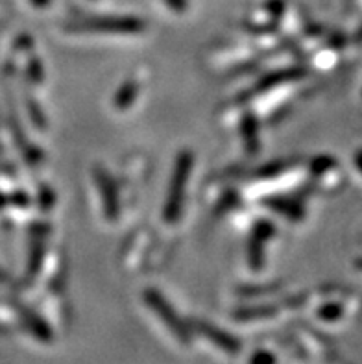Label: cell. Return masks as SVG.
Masks as SVG:
<instances>
[{"mask_svg": "<svg viewBox=\"0 0 362 364\" xmlns=\"http://www.w3.org/2000/svg\"><path fill=\"white\" fill-rule=\"evenodd\" d=\"M200 331H202L207 338H211V342H215L216 346L222 348V350L230 351V353H237V351L240 350L239 342L235 341L233 337H230L228 333L218 331V329H215L213 326L202 323V326H200Z\"/></svg>", "mask_w": 362, "mask_h": 364, "instance_id": "cell-1", "label": "cell"}, {"mask_svg": "<svg viewBox=\"0 0 362 364\" xmlns=\"http://www.w3.org/2000/svg\"><path fill=\"white\" fill-rule=\"evenodd\" d=\"M150 304H154V307H156V309L159 311L161 318H163L166 323H169V328L176 333V337H178L179 341L187 342V333L183 331V328H179V322H178V320H176V316H174V314H172V311H170L169 307H165V304H163V301L157 300L156 296H154V300H150Z\"/></svg>", "mask_w": 362, "mask_h": 364, "instance_id": "cell-2", "label": "cell"}]
</instances>
